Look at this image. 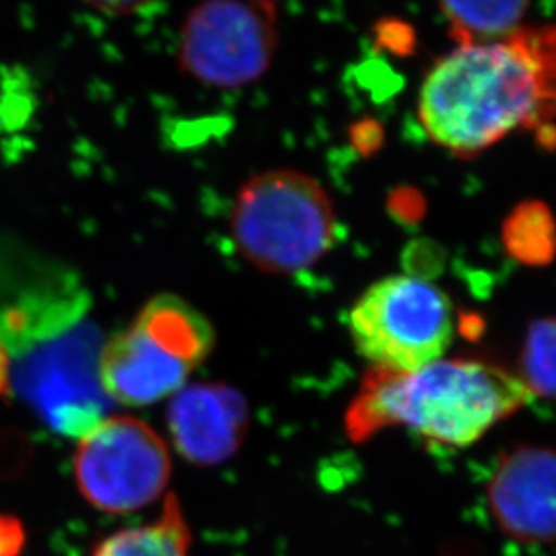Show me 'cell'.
<instances>
[{"mask_svg":"<svg viewBox=\"0 0 556 556\" xmlns=\"http://www.w3.org/2000/svg\"><path fill=\"white\" fill-rule=\"evenodd\" d=\"M252 2H260V4L274 5L276 0H252Z\"/></svg>","mask_w":556,"mask_h":556,"instance_id":"cell-18","label":"cell"},{"mask_svg":"<svg viewBox=\"0 0 556 556\" xmlns=\"http://www.w3.org/2000/svg\"><path fill=\"white\" fill-rule=\"evenodd\" d=\"M533 400L552 399L555 391V325L552 317L530 326L522 352V377Z\"/></svg>","mask_w":556,"mask_h":556,"instance_id":"cell-14","label":"cell"},{"mask_svg":"<svg viewBox=\"0 0 556 556\" xmlns=\"http://www.w3.org/2000/svg\"><path fill=\"white\" fill-rule=\"evenodd\" d=\"M350 333L372 369L415 371L445 357L456 336L448 295L416 276H389L350 312Z\"/></svg>","mask_w":556,"mask_h":556,"instance_id":"cell-6","label":"cell"},{"mask_svg":"<svg viewBox=\"0 0 556 556\" xmlns=\"http://www.w3.org/2000/svg\"><path fill=\"white\" fill-rule=\"evenodd\" d=\"M213 344V326L199 309L179 295H155L125 330L105 342L101 386L117 404H155L185 388Z\"/></svg>","mask_w":556,"mask_h":556,"instance_id":"cell-4","label":"cell"},{"mask_svg":"<svg viewBox=\"0 0 556 556\" xmlns=\"http://www.w3.org/2000/svg\"><path fill=\"white\" fill-rule=\"evenodd\" d=\"M245 405L235 391L199 383L174 394L168 427L179 454L197 465L232 456L245 431Z\"/></svg>","mask_w":556,"mask_h":556,"instance_id":"cell-10","label":"cell"},{"mask_svg":"<svg viewBox=\"0 0 556 556\" xmlns=\"http://www.w3.org/2000/svg\"><path fill=\"white\" fill-rule=\"evenodd\" d=\"M533 396L517 375L478 358H440L415 371L371 369L346 415L348 434L363 443L407 429L438 446L473 445Z\"/></svg>","mask_w":556,"mask_h":556,"instance_id":"cell-3","label":"cell"},{"mask_svg":"<svg viewBox=\"0 0 556 556\" xmlns=\"http://www.w3.org/2000/svg\"><path fill=\"white\" fill-rule=\"evenodd\" d=\"M504 243L509 254L528 265H546L553 257V218L541 202L522 204L504 224Z\"/></svg>","mask_w":556,"mask_h":556,"instance_id":"cell-13","label":"cell"},{"mask_svg":"<svg viewBox=\"0 0 556 556\" xmlns=\"http://www.w3.org/2000/svg\"><path fill=\"white\" fill-rule=\"evenodd\" d=\"M457 43L492 42L520 29L530 0H440Z\"/></svg>","mask_w":556,"mask_h":556,"instance_id":"cell-12","label":"cell"},{"mask_svg":"<svg viewBox=\"0 0 556 556\" xmlns=\"http://www.w3.org/2000/svg\"><path fill=\"white\" fill-rule=\"evenodd\" d=\"M11 391L10 357L4 348L0 346V396Z\"/></svg>","mask_w":556,"mask_h":556,"instance_id":"cell-17","label":"cell"},{"mask_svg":"<svg viewBox=\"0 0 556 556\" xmlns=\"http://www.w3.org/2000/svg\"><path fill=\"white\" fill-rule=\"evenodd\" d=\"M26 544L21 520L0 514V556H18Z\"/></svg>","mask_w":556,"mask_h":556,"instance_id":"cell-15","label":"cell"},{"mask_svg":"<svg viewBox=\"0 0 556 556\" xmlns=\"http://www.w3.org/2000/svg\"><path fill=\"white\" fill-rule=\"evenodd\" d=\"M336 231L330 194L314 177L294 169L254 175L232 204V240L262 273L312 267L330 251Z\"/></svg>","mask_w":556,"mask_h":556,"instance_id":"cell-5","label":"cell"},{"mask_svg":"<svg viewBox=\"0 0 556 556\" xmlns=\"http://www.w3.org/2000/svg\"><path fill=\"white\" fill-rule=\"evenodd\" d=\"M90 5H94L96 10L109 13V15H126L134 13L142 5L148 4L150 0H87Z\"/></svg>","mask_w":556,"mask_h":556,"instance_id":"cell-16","label":"cell"},{"mask_svg":"<svg viewBox=\"0 0 556 556\" xmlns=\"http://www.w3.org/2000/svg\"><path fill=\"white\" fill-rule=\"evenodd\" d=\"M498 530L526 546L555 536V456L542 446H520L501 457L486 489Z\"/></svg>","mask_w":556,"mask_h":556,"instance_id":"cell-9","label":"cell"},{"mask_svg":"<svg viewBox=\"0 0 556 556\" xmlns=\"http://www.w3.org/2000/svg\"><path fill=\"white\" fill-rule=\"evenodd\" d=\"M276 46L274 5L252 0H204L186 18L180 63L200 84L238 89L267 73Z\"/></svg>","mask_w":556,"mask_h":556,"instance_id":"cell-8","label":"cell"},{"mask_svg":"<svg viewBox=\"0 0 556 556\" xmlns=\"http://www.w3.org/2000/svg\"><path fill=\"white\" fill-rule=\"evenodd\" d=\"M552 27L457 43L427 74L418 117L432 141L470 157L517 130L542 128L555 98Z\"/></svg>","mask_w":556,"mask_h":556,"instance_id":"cell-2","label":"cell"},{"mask_svg":"<svg viewBox=\"0 0 556 556\" xmlns=\"http://www.w3.org/2000/svg\"><path fill=\"white\" fill-rule=\"evenodd\" d=\"M79 492L106 514L147 508L164 494L172 459L163 438L131 416H106L79 438L74 454Z\"/></svg>","mask_w":556,"mask_h":556,"instance_id":"cell-7","label":"cell"},{"mask_svg":"<svg viewBox=\"0 0 556 556\" xmlns=\"http://www.w3.org/2000/svg\"><path fill=\"white\" fill-rule=\"evenodd\" d=\"M11 391L59 434L81 438L111 413L101 386L105 339L78 276L48 270L0 305Z\"/></svg>","mask_w":556,"mask_h":556,"instance_id":"cell-1","label":"cell"},{"mask_svg":"<svg viewBox=\"0 0 556 556\" xmlns=\"http://www.w3.org/2000/svg\"><path fill=\"white\" fill-rule=\"evenodd\" d=\"M191 531L175 495L152 525L117 531L101 542L94 556H189Z\"/></svg>","mask_w":556,"mask_h":556,"instance_id":"cell-11","label":"cell"}]
</instances>
